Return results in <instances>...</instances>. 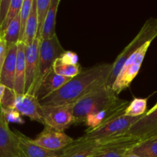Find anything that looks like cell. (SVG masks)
<instances>
[{
  "label": "cell",
  "mask_w": 157,
  "mask_h": 157,
  "mask_svg": "<svg viewBox=\"0 0 157 157\" xmlns=\"http://www.w3.org/2000/svg\"><path fill=\"white\" fill-rule=\"evenodd\" d=\"M83 70V69L80 64H76V65L65 64L62 62L58 59V58L54 61L53 66H52V71L55 74L68 78H75L78 74L81 73Z\"/></svg>",
  "instance_id": "603a6c76"
},
{
  "label": "cell",
  "mask_w": 157,
  "mask_h": 157,
  "mask_svg": "<svg viewBox=\"0 0 157 157\" xmlns=\"http://www.w3.org/2000/svg\"><path fill=\"white\" fill-rule=\"evenodd\" d=\"M10 2L11 0H0V35H2V27L7 15Z\"/></svg>",
  "instance_id": "4dcf8cb0"
},
{
  "label": "cell",
  "mask_w": 157,
  "mask_h": 157,
  "mask_svg": "<svg viewBox=\"0 0 157 157\" xmlns=\"http://www.w3.org/2000/svg\"><path fill=\"white\" fill-rule=\"evenodd\" d=\"M32 0H23V3L22 5L21 10H20V34L19 40L18 41H22L23 37L25 34V29L26 25L28 21L29 15H30L31 9H32Z\"/></svg>",
  "instance_id": "83f0119b"
},
{
  "label": "cell",
  "mask_w": 157,
  "mask_h": 157,
  "mask_svg": "<svg viewBox=\"0 0 157 157\" xmlns=\"http://www.w3.org/2000/svg\"><path fill=\"white\" fill-rule=\"evenodd\" d=\"M26 44L23 41L17 43L16 64H15L14 92L17 94H25L26 81Z\"/></svg>",
  "instance_id": "d6986e66"
},
{
  "label": "cell",
  "mask_w": 157,
  "mask_h": 157,
  "mask_svg": "<svg viewBox=\"0 0 157 157\" xmlns=\"http://www.w3.org/2000/svg\"><path fill=\"white\" fill-rule=\"evenodd\" d=\"M0 109L8 124H23L25 121L22 117V115L15 109L6 108L0 105Z\"/></svg>",
  "instance_id": "f1b7e54d"
},
{
  "label": "cell",
  "mask_w": 157,
  "mask_h": 157,
  "mask_svg": "<svg viewBox=\"0 0 157 157\" xmlns=\"http://www.w3.org/2000/svg\"><path fill=\"white\" fill-rule=\"evenodd\" d=\"M18 138L20 157H58L61 152L46 150L35 144V140L18 130H14Z\"/></svg>",
  "instance_id": "2e32d148"
},
{
  "label": "cell",
  "mask_w": 157,
  "mask_h": 157,
  "mask_svg": "<svg viewBox=\"0 0 157 157\" xmlns=\"http://www.w3.org/2000/svg\"><path fill=\"white\" fill-rule=\"evenodd\" d=\"M58 59L62 62L68 64H72V65H76L78 64V56L75 52H71V51H65L60 57H58Z\"/></svg>",
  "instance_id": "f546056e"
},
{
  "label": "cell",
  "mask_w": 157,
  "mask_h": 157,
  "mask_svg": "<svg viewBox=\"0 0 157 157\" xmlns=\"http://www.w3.org/2000/svg\"><path fill=\"white\" fill-rule=\"evenodd\" d=\"M125 157H139V156H135V155L132 154V153H129V152H128V153L126 155V156H125Z\"/></svg>",
  "instance_id": "e575fe53"
},
{
  "label": "cell",
  "mask_w": 157,
  "mask_h": 157,
  "mask_svg": "<svg viewBox=\"0 0 157 157\" xmlns=\"http://www.w3.org/2000/svg\"><path fill=\"white\" fill-rule=\"evenodd\" d=\"M0 157H20L18 138L0 109Z\"/></svg>",
  "instance_id": "7c38bea8"
},
{
  "label": "cell",
  "mask_w": 157,
  "mask_h": 157,
  "mask_svg": "<svg viewBox=\"0 0 157 157\" xmlns=\"http://www.w3.org/2000/svg\"><path fill=\"white\" fill-rule=\"evenodd\" d=\"M129 153L139 157H157V136L139 141Z\"/></svg>",
  "instance_id": "44dd1931"
},
{
  "label": "cell",
  "mask_w": 157,
  "mask_h": 157,
  "mask_svg": "<svg viewBox=\"0 0 157 157\" xmlns=\"http://www.w3.org/2000/svg\"><path fill=\"white\" fill-rule=\"evenodd\" d=\"M152 42H147L134 52L123 64L112 85V89L117 95L130 86L138 75L148 49Z\"/></svg>",
  "instance_id": "8992f818"
},
{
  "label": "cell",
  "mask_w": 157,
  "mask_h": 157,
  "mask_svg": "<svg viewBox=\"0 0 157 157\" xmlns=\"http://www.w3.org/2000/svg\"><path fill=\"white\" fill-rule=\"evenodd\" d=\"M34 140L35 144L46 150L61 152L63 149L72 144L74 139L68 136L65 132L44 126L42 131Z\"/></svg>",
  "instance_id": "30bf717a"
},
{
  "label": "cell",
  "mask_w": 157,
  "mask_h": 157,
  "mask_svg": "<svg viewBox=\"0 0 157 157\" xmlns=\"http://www.w3.org/2000/svg\"><path fill=\"white\" fill-rule=\"evenodd\" d=\"M5 90H6V87L3 86L2 84H1V83H0V104H1V100L2 98L3 94H4Z\"/></svg>",
  "instance_id": "d6a6232c"
},
{
  "label": "cell",
  "mask_w": 157,
  "mask_h": 157,
  "mask_svg": "<svg viewBox=\"0 0 157 157\" xmlns=\"http://www.w3.org/2000/svg\"><path fill=\"white\" fill-rule=\"evenodd\" d=\"M157 109V102L155 103V105L153 106V107H152V108L150 109V110H147V112H146V114H149V113H152V112H153L154 110H155Z\"/></svg>",
  "instance_id": "836d02e7"
},
{
  "label": "cell",
  "mask_w": 157,
  "mask_h": 157,
  "mask_svg": "<svg viewBox=\"0 0 157 157\" xmlns=\"http://www.w3.org/2000/svg\"><path fill=\"white\" fill-rule=\"evenodd\" d=\"M129 103V101L119 98L112 105L105 107L96 113L89 115L86 118L83 124L89 127L88 129H94L103 125L111 120L123 114Z\"/></svg>",
  "instance_id": "8fae6325"
},
{
  "label": "cell",
  "mask_w": 157,
  "mask_h": 157,
  "mask_svg": "<svg viewBox=\"0 0 157 157\" xmlns=\"http://www.w3.org/2000/svg\"><path fill=\"white\" fill-rule=\"evenodd\" d=\"M140 117H129L124 116L123 113L96 128L87 129L84 135L78 140L80 141H103L123 136Z\"/></svg>",
  "instance_id": "5b68a950"
},
{
  "label": "cell",
  "mask_w": 157,
  "mask_h": 157,
  "mask_svg": "<svg viewBox=\"0 0 157 157\" xmlns=\"http://www.w3.org/2000/svg\"><path fill=\"white\" fill-rule=\"evenodd\" d=\"M126 134L140 141L157 136V109L152 113L142 116L132 125Z\"/></svg>",
  "instance_id": "4fadbf2b"
},
{
  "label": "cell",
  "mask_w": 157,
  "mask_h": 157,
  "mask_svg": "<svg viewBox=\"0 0 157 157\" xmlns=\"http://www.w3.org/2000/svg\"><path fill=\"white\" fill-rule=\"evenodd\" d=\"M139 141L137 138L128 134L103 140V144L101 149L92 157H125L128 152Z\"/></svg>",
  "instance_id": "ba28073f"
},
{
  "label": "cell",
  "mask_w": 157,
  "mask_h": 157,
  "mask_svg": "<svg viewBox=\"0 0 157 157\" xmlns=\"http://www.w3.org/2000/svg\"><path fill=\"white\" fill-rule=\"evenodd\" d=\"M40 39L35 38L30 44L26 46V81L25 94H29L32 87L38 66Z\"/></svg>",
  "instance_id": "5bb4252c"
},
{
  "label": "cell",
  "mask_w": 157,
  "mask_h": 157,
  "mask_svg": "<svg viewBox=\"0 0 157 157\" xmlns=\"http://www.w3.org/2000/svg\"><path fill=\"white\" fill-rule=\"evenodd\" d=\"M20 34V15L14 18L7 29L3 32L2 35L7 44H17L19 40Z\"/></svg>",
  "instance_id": "d4e9b609"
},
{
  "label": "cell",
  "mask_w": 157,
  "mask_h": 157,
  "mask_svg": "<svg viewBox=\"0 0 157 157\" xmlns=\"http://www.w3.org/2000/svg\"><path fill=\"white\" fill-rule=\"evenodd\" d=\"M72 105H42L43 125L64 132L74 124Z\"/></svg>",
  "instance_id": "52a82bcc"
},
{
  "label": "cell",
  "mask_w": 157,
  "mask_h": 157,
  "mask_svg": "<svg viewBox=\"0 0 157 157\" xmlns=\"http://www.w3.org/2000/svg\"><path fill=\"white\" fill-rule=\"evenodd\" d=\"M147 98H135L124 111V116L129 117H142L147 112Z\"/></svg>",
  "instance_id": "cb8c5ba5"
},
{
  "label": "cell",
  "mask_w": 157,
  "mask_h": 157,
  "mask_svg": "<svg viewBox=\"0 0 157 157\" xmlns=\"http://www.w3.org/2000/svg\"><path fill=\"white\" fill-rule=\"evenodd\" d=\"M8 52L0 75V83L6 88L14 90L15 64H16L17 44H7Z\"/></svg>",
  "instance_id": "e0dca14e"
},
{
  "label": "cell",
  "mask_w": 157,
  "mask_h": 157,
  "mask_svg": "<svg viewBox=\"0 0 157 157\" xmlns=\"http://www.w3.org/2000/svg\"><path fill=\"white\" fill-rule=\"evenodd\" d=\"M37 27V0H32V9L26 22L22 40L26 45L30 44L36 38Z\"/></svg>",
  "instance_id": "7402d4cb"
},
{
  "label": "cell",
  "mask_w": 157,
  "mask_h": 157,
  "mask_svg": "<svg viewBox=\"0 0 157 157\" xmlns=\"http://www.w3.org/2000/svg\"><path fill=\"white\" fill-rule=\"evenodd\" d=\"M51 0H37V35L36 38L41 40V34L43 24L47 15Z\"/></svg>",
  "instance_id": "484cf974"
},
{
  "label": "cell",
  "mask_w": 157,
  "mask_h": 157,
  "mask_svg": "<svg viewBox=\"0 0 157 157\" xmlns=\"http://www.w3.org/2000/svg\"><path fill=\"white\" fill-rule=\"evenodd\" d=\"M72 78H68L66 77L60 76L57 75L52 70L46 75L43 78L39 87H38L35 96L38 99L42 100V98L52 94L54 92L59 90L67 82H69Z\"/></svg>",
  "instance_id": "ac0fdd59"
},
{
  "label": "cell",
  "mask_w": 157,
  "mask_h": 157,
  "mask_svg": "<svg viewBox=\"0 0 157 157\" xmlns=\"http://www.w3.org/2000/svg\"><path fill=\"white\" fill-rule=\"evenodd\" d=\"M60 0H51L47 15L43 24L41 34V40L49 39L55 35V23L58 8Z\"/></svg>",
  "instance_id": "ffe728a7"
},
{
  "label": "cell",
  "mask_w": 157,
  "mask_h": 157,
  "mask_svg": "<svg viewBox=\"0 0 157 157\" xmlns=\"http://www.w3.org/2000/svg\"><path fill=\"white\" fill-rule=\"evenodd\" d=\"M22 3L23 0H11L9 10H8L7 12V15H6V18L2 25V35L5 30L7 29V27L9 26V25L10 24L11 21L19 15Z\"/></svg>",
  "instance_id": "4316f807"
},
{
  "label": "cell",
  "mask_w": 157,
  "mask_h": 157,
  "mask_svg": "<svg viewBox=\"0 0 157 157\" xmlns=\"http://www.w3.org/2000/svg\"><path fill=\"white\" fill-rule=\"evenodd\" d=\"M8 52V45L3 35H0V75Z\"/></svg>",
  "instance_id": "1f68e13d"
},
{
  "label": "cell",
  "mask_w": 157,
  "mask_h": 157,
  "mask_svg": "<svg viewBox=\"0 0 157 157\" xmlns=\"http://www.w3.org/2000/svg\"><path fill=\"white\" fill-rule=\"evenodd\" d=\"M119 99L111 87L104 85L95 89L72 104L74 124H83L89 115L112 105Z\"/></svg>",
  "instance_id": "7a4b0ae2"
},
{
  "label": "cell",
  "mask_w": 157,
  "mask_h": 157,
  "mask_svg": "<svg viewBox=\"0 0 157 157\" xmlns=\"http://www.w3.org/2000/svg\"><path fill=\"white\" fill-rule=\"evenodd\" d=\"M157 37V18H149L145 21L143 25L140 29L135 38L132 40L130 43L122 51L121 53L118 55L114 62L112 63V71L109 79L106 85L112 87V84L115 81L117 75L119 73L120 70L123 67L128 58L136 52L139 48L147 42H152Z\"/></svg>",
  "instance_id": "3957f363"
},
{
  "label": "cell",
  "mask_w": 157,
  "mask_h": 157,
  "mask_svg": "<svg viewBox=\"0 0 157 157\" xmlns=\"http://www.w3.org/2000/svg\"><path fill=\"white\" fill-rule=\"evenodd\" d=\"M65 52L55 34L49 39L40 40L38 66L32 87L29 94L35 95L43 78L52 69L54 61Z\"/></svg>",
  "instance_id": "277c9868"
},
{
  "label": "cell",
  "mask_w": 157,
  "mask_h": 157,
  "mask_svg": "<svg viewBox=\"0 0 157 157\" xmlns=\"http://www.w3.org/2000/svg\"><path fill=\"white\" fill-rule=\"evenodd\" d=\"M103 141H80L78 139L63 149L58 157H92L103 146Z\"/></svg>",
  "instance_id": "9a60e30c"
},
{
  "label": "cell",
  "mask_w": 157,
  "mask_h": 157,
  "mask_svg": "<svg viewBox=\"0 0 157 157\" xmlns=\"http://www.w3.org/2000/svg\"><path fill=\"white\" fill-rule=\"evenodd\" d=\"M112 63H100L83 70L62 87L40 100L41 105H72L95 89L106 85Z\"/></svg>",
  "instance_id": "6da1fadb"
},
{
  "label": "cell",
  "mask_w": 157,
  "mask_h": 157,
  "mask_svg": "<svg viewBox=\"0 0 157 157\" xmlns=\"http://www.w3.org/2000/svg\"><path fill=\"white\" fill-rule=\"evenodd\" d=\"M12 109H15L21 115L30 118L43 124L42 105L35 95L31 94H15L12 102Z\"/></svg>",
  "instance_id": "9c48e42d"
}]
</instances>
